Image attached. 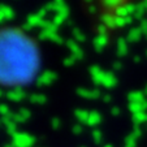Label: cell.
<instances>
[{"mask_svg":"<svg viewBox=\"0 0 147 147\" xmlns=\"http://www.w3.org/2000/svg\"><path fill=\"white\" fill-rule=\"evenodd\" d=\"M40 68L39 46L20 28L0 29V86L22 87Z\"/></svg>","mask_w":147,"mask_h":147,"instance_id":"1","label":"cell"}]
</instances>
